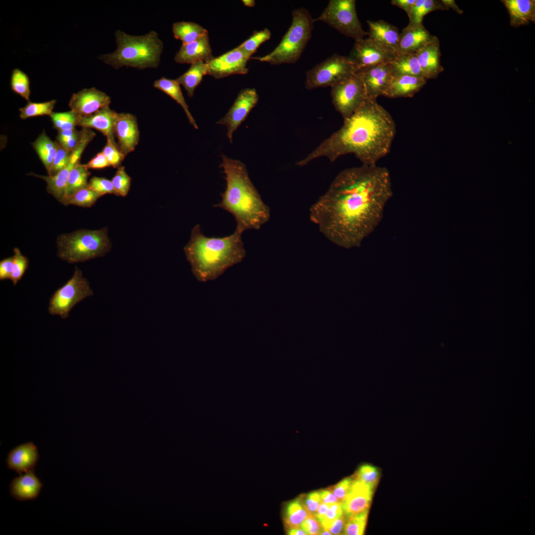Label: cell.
<instances>
[{
    "mask_svg": "<svg viewBox=\"0 0 535 535\" xmlns=\"http://www.w3.org/2000/svg\"><path fill=\"white\" fill-rule=\"evenodd\" d=\"M438 10H448L441 0H416L408 15L411 25H422L424 17L428 13Z\"/></svg>",
    "mask_w": 535,
    "mask_h": 535,
    "instance_id": "obj_35",
    "label": "cell"
},
{
    "mask_svg": "<svg viewBox=\"0 0 535 535\" xmlns=\"http://www.w3.org/2000/svg\"><path fill=\"white\" fill-rule=\"evenodd\" d=\"M270 36L271 33L269 30L265 28L255 32L247 40L238 47L251 57L258 48L263 43L268 40Z\"/></svg>",
    "mask_w": 535,
    "mask_h": 535,
    "instance_id": "obj_41",
    "label": "cell"
},
{
    "mask_svg": "<svg viewBox=\"0 0 535 535\" xmlns=\"http://www.w3.org/2000/svg\"><path fill=\"white\" fill-rule=\"evenodd\" d=\"M353 479V477L345 478L335 485L328 488L336 496L340 502L342 503L347 495Z\"/></svg>",
    "mask_w": 535,
    "mask_h": 535,
    "instance_id": "obj_52",
    "label": "cell"
},
{
    "mask_svg": "<svg viewBox=\"0 0 535 535\" xmlns=\"http://www.w3.org/2000/svg\"><path fill=\"white\" fill-rule=\"evenodd\" d=\"M110 103V98L106 93L93 87L73 94L69 107L79 116H85L109 107Z\"/></svg>",
    "mask_w": 535,
    "mask_h": 535,
    "instance_id": "obj_17",
    "label": "cell"
},
{
    "mask_svg": "<svg viewBox=\"0 0 535 535\" xmlns=\"http://www.w3.org/2000/svg\"><path fill=\"white\" fill-rule=\"evenodd\" d=\"M374 490L368 484L353 479L349 492L341 503L344 515L348 517L369 510Z\"/></svg>",
    "mask_w": 535,
    "mask_h": 535,
    "instance_id": "obj_19",
    "label": "cell"
},
{
    "mask_svg": "<svg viewBox=\"0 0 535 535\" xmlns=\"http://www.w3.org/2000/svg\"><path fill=\"white\" fill-rule=\"evenodd\" d=\"M50 117L54 128L58 131L75 129L79 115L70 110L66 112H53Z\"/></svg>",
    "mask_w": 535,
    "mask_h": 535,
    "instance_id": "obj_40",
    "label": "cell"
},
{
    "mask_svg": "<svg viewBox=\"0 0 535 535\" xmlns=\"http://www.w3.org/2000/svg\"><path fill=\"white\" fill-rule=\"evenodd\" d=\"M85 166L89 169H102L111 166L106 158L101 152L98 153L93 158L89 161Z\"/></svg>",
    "mask_w": 535,
    "mask_h": 535,
    "instance_id": "obj_55",
    "label": "cell"
},
{
    "mask_svg": "<svg viewBox=\"0 0 535 535\" xmlns=\"http://www.w3.org/2000/svg\"><path fill=\"white\" fill-rule=\"evenodd\" d=\"M39 459L38 450L32 442L20 444L10 451L7 456V467L19 475L35 470Z\"/></svg>",
    "mask_w": 535,
    "mask_h": 535,
    "instance_id": "obj_20",
    "label": "cell"
},
{
    "mask_svg": "<svg viewBox=\"0 0 535 535\" xmlns=\"http://www.w3.org/2000/svg\"><path fill=\"white\" fill-rule=\"evenodd\" d=\"M292 15L290 26L278 45L265 56L251 58L272 65L293 63L299 59L311 38L314 20L302 7L294 10Z\"/></svg>",
    "mask_w": 535,
    "mask_h": 535,
    "instance_id": "obj_7",
    "label": "cell"
},
{
    "mask_svg": "<svg viewBox=\"0 0 535 535\" xmlns=\"http://www.w3.org/2000/svg\"><path fill=\"white\" fill-rule=\"evenodd\" d=\"M307 535H320L321 525L315 516L309 514L300 526Z\"/></svg>",
    "mask_w": 535,
    "mask_h": 535,
    "instance_id": "obj_53",
    "label": "cell"
},
{
    "mask_svg": "<svg viewBox=\"0 0 535 535\" xmlns=\"http://www.w3.org/2000/svg\"><path fill=\"white\" fill-rule=\"evenodd\" d=\"M111 180L117 195L126 196L130 188L131 178L127 173L124 166H121L117 168Z\"/></svg>",
    "mask_w": 535,
    "mask_h": 535,
    "instance_id": "obj_46",
    "label": "cell"
},
{
    "mask_svg": "<svg viewBox=\"0 0 535 535\" xmlns=\"http://www.w3.org/2000/svg\"><path fill=\"white\" fill-rule=\"evenodd\" d=\"M172 29L175 38L180 40L182 44L192 42L208 34L203 26L193 22H175Z\"/></svg>",
    "mask_w": 535,
    "mask_h": 535,
    "instance_id": "obj_33",
    "label": "cell"
},
{
    "mask_svg": "<svg viewBox=\"0 0 535 535\" xmlns=\"http://www.w3.org/2000/svg\"><path fill=\"white\" fill-rule=\"evenodd\" d=\"M390 64L393 75H407L425 78L416 53L398 54Z\"/></svg>",
    "mask_w": 535,
    "mask_h": 535,
    "instance_id": "obj_32",
    "label": "cell"
},
{
    "mask_svg": "<svg viewBox=\"0 0 535 535\" xmlns=\"http://www.w3.org/2000/svg\"><path fill=\"white\" fill-rule=\"evenodd\" d=\"M58 149L54 162L50 176L54 175L65 168L68 164L71 152L65 149L58 144Z\"/></svg>",
    "mask_w": 535,
    "mask_h": 535,
    "instance_id": "obj_49",
    "label": "cell"
},
{
    "mask_svg": "<svg viewBox=\"0 0 535 535\" xmlns=\"http://www.w3.org/2000/svg\"><path fill=\"white\" fill-rule=\"evenodd\" d=\"M288 534L290 535H307L306 532L300 527L296 528L289 529Z\"/></svg>",
    "mask_w": 535,
    "mask_h": 535,
    "instance_id": "obj_61",
    "label": "cell"
},
{
    "mask_svg": "<svg viewBox=\"0 0 535 535\" xmlns=\"http://www.w3.org/2000/svg\"><path fill=\"white\" fill-rule=\"evenodd\" d=\"M396 132L389 112L376 100L368 99L344 119L342 126L297 162L304 166L321 157L333 162L353 154L364 165H376L390 152Z\"/></svg>",
    "mask_w": 535,
    "mask_h": 535,
    "instance_id": "obj_2",
    "label": "cell"
},
{
    "mask_svg": "<svg viewBox=\"0 0 535 535\" xmlns=\"http://www.w3.org/2000/svg\"><path fill=\"white\" fill-rule=\"evenodd\" d=\"M115 38L116 50L99 57L105 63L116 69L123 66L143 69L159 65L163 46L156 31L133 36L117 30Z\"/></svg>",
    "mask_w": 535,
    "mask_h": 535,
    "instance_id": "obj_5",
    "label": "cell"
},
{
    "mask_svg": "<svg viewBox=\"0 0 535 535\" xmlns=\"http://www.w3.org/2000/svg\"><path fill=\"white\" fill-rule=\"evenodd\" d=\"M416 54L425 77L434 79L444 68L440 63V43L438 38L433 36L431 39L418 50Z\"/></svg>",
    "mask_w": 535,
    "mask_h": 535,
    "instance_id": "obj_21",
    "label": "cell"
},
{
    "mask_svg": "<svg viewBox=\"0 0 535 535\" xmlns=\"http://www.w3.org/2000/svg\"><path fill=\"white\" fill-rule=\"evenodd\" d=\"M508 11L510 24L518 27L535 22V0H503Z\"/></svg>",
    "mask_w": 535,
    "mask_h": 535,
    "instance_id": "obj_28",
    "label": "cell"
},
{
    "mask_svg": "<svg viewBox=\"0 0 535 535\" xmlns=\"http://www.w3.org/2000/svg\"><path fill=\"white\" fill-rule=\"evenodd\" d=\"M93 294L88 281L83 276L82 271L76 267L70 279L51 297L49 312L65 319L76 305Z\"/></svg>",
    "mask_w": 535,
    "mask_h": 535,
    "instance_id": "obj_9",
    "label": "cell"
},
{
    "mask_svg": "<svg viewBox=\"0 0 535 535\" xmlns=\"http://www.w3.org/2000/svg\"><path fill=\"white\" fill-rule=\"evenodd\" d=\"M153 86L155 88L163 92L175 100L183 109L190 123L195 129H198V126L189 111L188 106L181 89L180 85L175 79H168L162 77L156 80L154 83Z\"/></svg>",
    "mask_w": 535,
    "mask_h": 535,
    "instance_id": "obj_29",
    "label": "cell"
},
{
    "mask_svg": "<svg viewBox=\"0 0 535 535\" xmlns=\"http://www.w3.org/2000/svg\"><path fill=\"white\" fill-rule=\"evenodd\" d=\"M13 267V256L5 258L0 262V280L10 279Z\"/></svg>",
    "mask_w": 535,
    "mask_h": 535,
    "instance_id": "obj_54",
    "label": "cell"
},
{
    "mask_svg": "<svg viewBox=\"0 0 535 535\" xmlns=\"http://www.w3.org/2000/svg\"><path fill=\"white\" fill-rule=\"evenodd\" d=\"M13 267L10 280L16 285L26 271L29 264L28 258L23 255L18 248L13 249Z\"/></svg>",
    "mask_w": 535,
    "mask_h": 535,
    "instance_id": "obj_44",
    "label": "cell"
},
{
    "mask_svg": "<svg viewBox=\"0 0 535 535\" xmlns=\"http://www.w3.org/2000/svg\"><path fill=\"white\" fill-rule=\"evenodd\" d=\"M369 38L398 54L400 33L397 28L382 20L367 21Z\"/></svg>",
    "mask_w": 535,
    "mask_h": 535,
    "instance_id": "obj_27",
    "label": "cell"
},
{
    "mask_svg": "<svg viewBox=\"0 0 535 535\" xmlns=\"http://www.w3.org/2000/svg\"><path fill=\"white\" fill-rule=\"evenodd\" d=\"M331 88L332 102L343 119L350 116L368 99L362 81L355 73Z\"/></svg>",
    "mask_w": 535,
    "mask_h": 535,
    "instance_id": "obj_11",
    "label": "cell"
},
{
    "mask_svg": "<svg viewBox=\"0 0 535 535\" xmlns=\"http://www.w3.org/2000/svg\"><path fill=\"white\" fill-rule=\"evenodd\" d=\"M309 514L300 499H297L288 503L285 508V524L289 529L300 527Z\"/></svg>",
    "mask_w": 535,
    "mask_h": 535,
    "instance_id": "obj_36",
    "label": "cell"
},
{
    "mask_svg": "<svg viewBox=\"0 0 535 535\" xmlns=\"http://www.w3.org/2000/svg\"><path fill=\"white\" fill-rule=\"evenodd\" d=\"M415 1L416 0H392L391 3L404 10L408 16Z\"/></svg>",
    "mask_w": 535,
    "mask_h": 535,
    "instance_id": "obj_58",
    "label": "cell"
},
{
    "mask_svg": "<svg viewBox=\"0 0 535 535\" xmlns=\"http://www.w3.org/2000/svg\"><path fill=\"white\" fill-rule=\"evenodd\" d=\"M102 196L87 187L63 199L61 201V203L65 206L73 205L82 207L89 208L93 206L98 199Z\"/></svg>",
    "mask_w": 535,
    "mask_h": 535,
    "instance_id": "obj_37",
    "label": "cell"
},
{
    "mask_svg": "<svg viewBox=\"0 0 535 535\" xmlns=\"http://www.w3.org/2000/svg\"><path fill=\"white\" fill-rule=\"evenodd\" d=\"M35 470L25 473L13 479L9 484L10 495L19 501L37 498L43 484L35 474Z\"/></svg>",
    "mask_w": 535,
    "mask_h": 535,
    "instance_id": "obj_26",
    "label": "cell"
},
{
    "mask_svg": "<svg viewBox=\"0 0 535 535\" xmlns=\"http://www.w3.org/2000/svg\"><path fill=\"white\" fill-rule=\"evenodd\" d=\"M355 74L362 81L368 98L373 100L383 96L393 76L390 63L361 68Z\"/></svg>",
    "mask_w": 535,
    "mask_h": 535,
    "instance_id": "obj_16",
    "label": "cell"
},
{
    "mask_svg": "<svg viewBox=\"0 0 535 535\" xmlns=\"http://www.w3.org/2000/svg\"><path fill=\"white\" fill-rule=\"evenodd\" d=\"M308 512L313 515L321 502L319 492L314 491L299 498Z\"/></svg>",
    "mask_w": 535,
    "mask_h": 535,
    "instance_id": "obj_51",
    "label": "cell"
},
{
    "mask_svg": "<svg viewBox=\"0 0 535 535\" xmlns=\"http://www.w3.org/2000/svg\"><path fill=\"white\" fill-rule=\"evenodd\" d=\"M119 150L126 156L138 144L140 132L136 116L129 113H117L114 126Z\"/></svg>",
    "mask_w": 535,
    "mask_h": 535,
    "instance_id": "obj_18",
    "label": "cell"
},
{
    "mask_svg": "<svg viewBox=\"0 0 535 535\" xmlns=\"http://www.w3.org/2000/svg\"><path fill=\"white\" fill-rule=\"evenodd\" d=\"M226 182L221 200L214 207L233 215L236 230L243 233L247 230L259 229L270 217V209L263 201L252 182L245 165L241 161L222 157L220 165Z\"/></svg>",
    "mask_w": 535,
    "mask_h": 535,
    "instance_id": "obj_3",
    "label": "cell"
},
{
    "mask_svg": "<svg viewBox=\"0 0 535 535\" xmlns=\"http://www.w3.org/2000/svg\"><path fill=\"white\" fill-rule=\"evenodd\" d=\"M32 144L49 174L58 149L57 142L53 141L44 131Z\"/></svg>",
    "mask_w": 535,
    "mask_h": 535,
    "instance_id": "obj_31",
    "label": "cell"
},
{
    "mask_svg": "<svg viewBox=\"0 0 535 535\" xmlns=\"http://www.w3.org/2000/svg\"><path fill=\"white\" fill-rule=\"evenodd\" d=\"M258 100L259 96L255 89L242 90L226 115L216 122L227 127V136L231 143L233 133L245 120Z\"/></svg>",
    "mask_w": 535,
    "mask_h": 535,
    "instance_id": "obj_13",
    "label": "cell"
},
{
    "mask_svg": "<svg viewBox=\"0 0 535 535\" xmlns=\"http://www.w3.org/2000/svg\"><path fill=\"white\" fill-rule=\"evenodd\" d=\"M343 514L341 502H336L330 505L327 512L320 522L322 529L326 530L333 521Z\"/></svg>",
    "mask_w": 535,
    "mask_h": 535,
    "instance_id": "obj_50",
    "label": "cell"
},
{
    "mask_svg": "<svg viewBox=\"0 0 535 535\" xmlns=\"http://www.w3.org/2000/svg\"><path fill=\"white\" fill-rule=\"evenodd\" d=\"M432 36L423 24H408L400 33L398 54L416 53L428 43Z\"/></svg>",
    "mask_w": 535,
    "mask_h": 535,
    "instance_id": "obj_25",
    "label": "cell"
},
{
    "mask_svg": "<svg viewBox=\"0 0 535 535\" xmlns=\"http://www.w3.org/2000/svg\"><path fill=\"white\" fill-rule=\"evenodd\" d=\"M90 175V172L85 165L78 163L69 173L64 195L60 202L78 191L87 187Z\"/></svg>",
    "mask_w": 535,
    "mask_h": 535,
    "instance_id": "obj_34",
    "label": "cell"
},
{
    "mask_svg": "<svg viewBox=\"0 0 535 535\" xmlns=\"http://www.w3.org/2000/svg\"><path fill=\"white\" fill-rule=\"evenodd\" d=\"M56 102L55 100L43 103L28 101L24 107L19 108L20 117L22 119H26L38 116H50L53 112Z\"/></svg>",
    "mask_w": 535,
    "mask_h": 535,
    "instance_id": "obj_38",
    "label": "cell"
},
{
    "mask_svg": "<svg viewBox=\"0 0 535 535\" xmlns=\"http://www.w3.org/2000/svg\"><path fill=\"white\" fill-rule=\"evenodd\" d=\"M427 80L420 76L393 75L383 96L390 98L412 97L424 87Z\"/></svg>",
    "mask_w": 535,
    "mask_h": 535,
    "instance_id": "obj_24",
    "label": "cell"
},
{
    "mask_svg": "<svg viewBox=\"0 0 535 535\" xmlns=\"http://www.w3.org/2000/svg\"><path fill=\"white\" fill-rule=\"evenodd\" d=\"M397 55L369 38L355 41L348 56L357 70L390 63Z\"/></svg>",
    "mask_w": 535,
    "mask_h": 535,
    "instance_id": "obj_12",
    "label": "cell"
},
{
    "mask_svg": "<svg viewBox=\"0 0 535 535\" xmlns=\"http://www.w3.org/2000/svg\"><path fill=\"white\" fill-rule=\"evenodd\" d=\"M346 520V517L343 514L333 521L326 531L331 535L343 534Z\"/></svg>",
    "mask_w": 535,
    "mask_h": 535,
    "instance_id": "obj_56",
    "label": "cell"
},
{
    "mask_svg": "<svg viewBox=\"0 0 535 535\" xmlns=\"http://www.w3.org/2000/svg\"><path fill=\"white\" fill-rule=\"evenodd\" d=\"M441 1L444 3V4L448 8V9H449V8H452L453 10H455L456 12H457L459 14L462 13L463 12H462V10L460 9L459 8V7L457 5V4H456V2H455V1L454 0H441Z\"/></svg>",
    "mask_w": 535,
    "mask_h": 535,
    "instance_id": "obj_60",
    "label": "cell"
},
{
    "mask_svg": "<svg viewBox=\"0 0 535 535\" xmlns=\"http://www.w3.org/2000/svg\"><path fill=\"white\" fill-rule=\"evenodd\" d=\"M117 113L110 109L109 107L104 108L97 112L88 116L78 117L77 126L82 128L95 129L115 144L114 126Z\"/></svg>",
    "mask_w": 535,
    "mask_h": 535,
    "instance_id": "obj_23",
    "label": "cell"
},
{
    "mask_svg": "<svg viewBox=\"0 0 535 535\" xmlns=\"http://www.w3.org/2000/svg\"><path fill=\"white\" fill-rule=\"evenodd\" d=\"M329 505L321 502L314 516L320 523L326 514Z\"/></svg>",
    "mask_w": 535,
    "mask_h": 535,
    "instance_id": "obj_59",
    "label": "cell"
},
{
    "mask_svg": "<svg viewBox=\"0 0 535 535\" xmlns=\"http://www.w3.org/2000/svg\"><path fill=\"white\" fill-rule=\"evenodd\" d=\"M81 138V131L76 129L58 131L57 142L70 152L78 146Z\"/></svg>",
    "mask_w": 535,
    "mask_h": 535,
    "instance_id": "obj_45",
    "label": "cell"
},
{
    "mask_svg": "<svg viewBox=\"0 0 535 535\" xmlns=\"http://www.w3.org/2000/svg\"><path fill=\"white\" fill-rule=\"evenodd\" d=\"M208 34L192 42L182 44L174 56L180 64H192L202 61L208 62L213 58Z\"/></svg>",
    "mask_w": 535,
    "mask_h": 535,
    "instance_id": "obj_22",
    "label": "cell"
},
{
    "mask_svg": "<svg viewBox=\"0 0 535 535\" xmlns=\"http://www.w3.org/2000/svg\"><path fill=\"white\" fill-rule=\"evenodd\" d=\"M242 234L235 230L227 236L209 237L201 232L199 224L194 226L184 251L192 272L199 281L214 280L243 260L246 251Z\"/></svg>",
    "mask_w": 535,
    "mask_h": 535,
    "instance_id": "obj_4",
    "label": "cell"
},
{
    "mask_svg": "<svg viewBox=\"0 0 535 535\" xmlns=\"http://www.w3.org/2000/svg\"><path fill=\"white\" fill-rule=\"evenodd\" d=\"M111 247L106 227L94 230L79 229L61 234L57 238V256L71 264L104 256Z\"/></svg>",
    "mask_w": 535,
    "mask_h": 535,
    "instance_id": "obj_6",
    "label": "cell"
},
{
    "mask_svg": "<svg viewBox=\"0 0 535 535\" xmlns=\"http://www.w3.org/2000/svg\"><path fill=\"white\" fill-rule=\"evenodd\" d=\"M392 195L385 167L362 164L346 168L311 207L310 219L335 245L358 248L381 221Z\"/></svg>",
    "mask_w": 535,
    "mask_h": 535,
    "instance_id": "obj_1",
    "label": "cell"
},
{
    "mask_svg": "<svg viewBox=\"0 0 535 535\" xmlns=\"http://www.w3.org/2000/svg\"><path fill=\"white\" fill-rule=\"evenodd\" d=\"M319 493L321 502L330 505L333 503L339 502L336 496L329 489L321 490Z\"/></svg>",
    "mask_w": 535,
    "mask_h": 535,
    "instance_id": "obj_57",
    "label": "cell"
},
{
    "mask_svg": "<svg viewBox=\"0 0 535 535\" xmlns=\"http://www.w3.org/2000/svg\"><path fill=\"white\" fill-rule=\"evenodd\" d=\"M250 58L237 47L207 62L208 75L219 79L235 74H246L248 71L247 63Z\"/></svg>",
    "mask_w": 535,
    "mask_h": 535,
    "instance_id": "obj_14",
    "label": "cell"
},
{
    "mask_svg": "<svg viewBox=\"0 0 535 535\" xmlns=\"http://www.w3.org/2000/svg\"><path fill=\"white\" fill-rule=\"evenodd\" d=\"M102 152L111 166L114 168H118L121 166V163L125 157V156L119 150L118 145L109 139H107L106 144Z\"/></svg>",
    "mask_w": 535,
    "mask_h": 535,
    "instance_id": "obj_47",
    "label": "cell"
},
{
    "mask_svg": "<svg viewBox=\"0 0 535 535\" xmlns=\"http://www.w3.org/2000/svg\"><path fill=\"white\" fill-rule=\"evenodd\" d=\"M380 477V473L377 467L366 464L359 468L353 478L363 482L374 489L378 484Z\"/></svg>",
    "mask_w": 535,
    "mask_h": 535,
    "instance_id": "obj_43",
    "label": "cell"
},
{
    "mask_svg": "<svg viewBox=\"0 0 535 535\" xmlns=\"http://www.w3.org/2000/svg\"><path fill=\"white\" fill-rule=\"evenodd\" d=\"M313 20L322 21L355 41L368 35L358 18L355 0H330L321 14Z\"/></svg>",
    "mask_w": 535,
    "mask_h": 535,
    "instance_id": "obj_8",
    "label": "cell"
},
{
    "mask_svg": "<svg viewBox=\"0 0 535 535\" xmlns=\"http://www.w3.org/2000/svg\"><path fill=\"white\" fill-rule=\"evenodd\" d=\"M87 187L102 196L107 194L118 196L111 180L104 177H92L88 182Z\"/></svg>",
    "mask_w": 535,
    "mask_h": 535,
    "instance_id": "obj_48",
    "label": "cell"
},
{
    "mask_svg": "<svg viewBox=\"0 0 535 535\" xmlns=\"http://www.w3.org/2000/svg\"><path fill=\"white\" fill-rule=\"evenodd\" d=\"M357 70L348 56L335 54L307 72L305 87L308 90L331 87L354 75Z\"/></svg>",
    "mask_w": 535,
    "mask_h": 535,
    "instance_id": "obj_10",
    "label": "cell"
},
{
    "mask_svg": "<svg viewBox=\"0 0 535 535\" xmlns=\"http://www.w3.org/2000/svg\"><path fill=\"white\" fill-rule=\"evenodd\" d=\"M91 142L89 138L83 136L77 148L71 152L68 165L53 176H44L31 173L29 175L44 180L47 184L48 192L60 202L64 195L68 176L71 170L79 163L84 150Z\"/></svg>",
    "mask_w": 535,
    "mask_h": 535,
    "instance_id": "obj_15",
    "label": "cell"
},
{
    "mask_svg": "<svg viewBox=\"0 0 535 535\" xmlns=\"http://www.w3.org/2000/svg\"><path fill=\"white\" fill-rule=\"evenodd\" d=\"M207 74V63L200 61L191 64L189 68L175 80L184 87L188 97L192 98L203 77Z\"/></svg>",
    "mask_w": 535,
    "mask_h": 535,
    "instance_id": "obj_30",
    "label": "cell"
},
{
    "mask_svg": "<svg viewBox=\"0 0 535 535\" xmlns=\"http://www.w3.org/2000/svg\"><path fill=\"white\" fill-rule=\"evenodd\" d=\"M242 2L247 7H253L255 4V1L253 0H243Z\"/></svg>",
    "mask_w": 535,
    "mask_h": 535,
    "instance_id": "obj_62",
    "label": "cell"
},
{
    "mask_svg": "<svg viewBox=\"0 0 535 535\" xmlns=\"http://www.w3.org/2000/svg\"><path fill=\"white\" fill-rule=\"evenodd\" d=\"M369 510L346 517L343 534L362 535L365 533Z\"/></svg>",
    "mask_w": 535,
    "mask_h": 535,
    "instance_id": "obj_42",
    "label": "cell"
},
{
    "mask_svg": "<svg viewBox=\"0 0 535 535\" xmlns=\"http://www.w3.org/2000/svg\"><path fill=\"white\" fill-rule=\"evenodd\" d=\"M10 86L11 90L16 94L25 99L28 102L31 94L30 80L27 75L22 70L15 68L12 70Z\"/></svg>",
    "mask_w": 535,
    "mask_h": 535,
    "instance_id": "obj_39",
    "label": "cell"
}]
</instances>
